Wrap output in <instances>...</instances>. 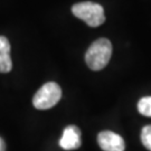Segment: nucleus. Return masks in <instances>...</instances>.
<instances>
[{"instance_id": "7", "label": "nucleus", "mask_w": 151, "mask_h": 151, "mask_svg": "<svg viewBox=\"0 0 151 151\" xmlns=\"http://www.w3.org/2000/svg\"><path fill=\"white\" fill-rule=\"evenodd\" d=\"M138 111L145 116L151 118V96H145L138 102Z\"/></svg>"}, {"instance_id": "1", "label": "nucleus", "mask_w": 151, "mask_h": 151, "mask_svg": "<svg viewBox=\"0 0 151 151\" xmlns=\"http://www.w3.org/2000/svg\"><path fill=\"white\" fill-rule=\"evenodd\" d=\"M112 55V44L106 38L93 42L85 54V63L92 70H101L110 62Z\"/></svg>"}, {"instance_id": "8", "label": "nucleus", "mask_w": 151, "mask_h": 151, "mask_svg": "<svg viewBox=\"0 0 151 151\" xmlns=\"http://www.w3.org/2000/svg\"><path fill=\"white\" fill-rule=\"evenodd\" d=\"M141 142L148 150L151 151V125H146L141 130Z\"/></svg>"}, {"instance_id": "4", "label": "nucleus", "mask_w": 151, "mask_h": 151, "mask_svg": "<svg viewBox=\"0 0 151 151\" xmlns=\"http://www.w3.org/2000/svg\"><path fill=\"white\" fill-rule=\"evenodd\" d=\"M97 143L103 151H124L123 138L112 131H102L97 134Z\"/></svg>"}, {"instance_id": "6", "label": "nucleus", "mask_w": 151, "mask_h": 151, "mask_svg": "<svg viewBox=\"0 0 151 151\" xmlns=\"http://www.w3.org/2000/svg\"><path fill=\"white\" fill-rule=\"evenodd\" d=\"M12 68L10 56V43L8 38L0 36V73H9Z\"/></svg>"}, {"instance_id": "2", "label": "nucleus", "mask_w": 151, "mask_h": 151, "mask_svg": "<svg viewBox=\"0 0 151 151\" xmlns=\"http://www.w3.org/2000/svg\"><path fill=\"white\" fill-rule=\"evenodd\" d=\"M72 12L76 18L86 22L90 27H99L105 22L103 7L92 1L75 4L72 7Z\"/></svg>"}, {"instance_id": "3", "label": "nucleus", "mask_w": 151, "mask_h": 151, "mask_svg": "<svg viewBox=\"0 0 151 151\" xmlns=\"http://www.w3.org/2000/svg\"><path fill=\"white\" fill-rule=\"evenodd\" d=\"M62 97V88L55 82L44 84L32 97V105L37 110H48L55 106Z\"/></svg>"}, {"instance_id": "5", "label": "nucleus", "mask_w": 151, "mask_h": 151, "mask_svg": "<svg viewBox=\"0 0 151 151\" xmlns=\"http://www.w3.org/2000/svg\"><path fill=\"white\" fill-rule=\"evenodd\" d=\"M82 145L81 130L76 125H67L60 140V146L64 150H75Z\"/></svg>"}, {"instance_id": "9", "label": "nucleus", "mask_w": 151, "mask_h": 151, "mask_svg": "<svg viewBox=\"0 0 151 151\" xmlns=\"http://www.w3.org/2000/svg\"><path fill=\"white\" fill-rule=\"evenodd\" d=\"M0 151H6V145L1 138H0Z\"/></svg>"}]
</instances>
